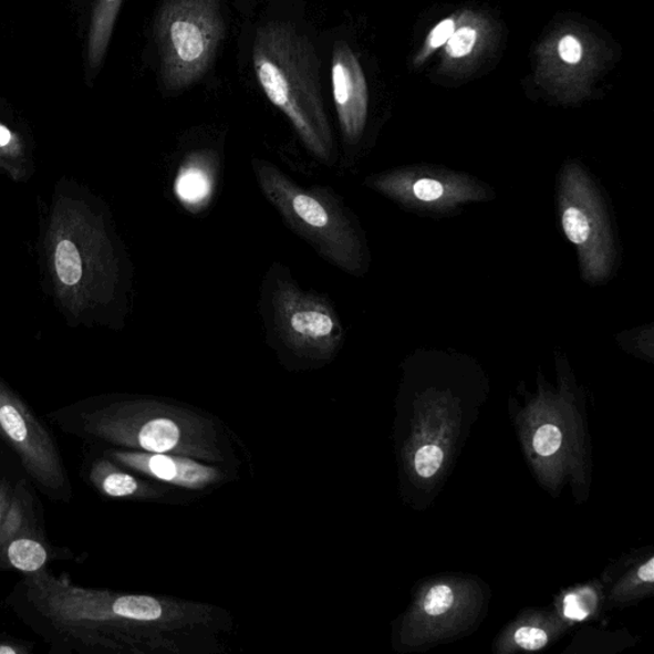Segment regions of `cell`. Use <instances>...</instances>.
Instances as JSON below:
<instances>
[{
  "label": "cell",
  "instance_id": "1",
  "mask_svg": "<svg viewBox=\"0 0 654 654\" xmlns=\"http://www.w3.org/2000/svg\"><path fill=\"white\" fill-rule=\"evenodd\" d=\"M252 62L271 104L291 122L314 159L333 167L338 148L322 95L321 64L311 40L291 23H264L256 31Z\"/></svg>",
  "mask_w": 654,
  "mask_h": 654
},
{
  "label": "cell",
  "instance_id": "2",
  "mask_svg": "<svg viewBox=\"0 0 654 654\" xmlns=\"http://www.w3.org/2000/svg\"><path fill=\"white\" fill-rule=\"evenodd\" d=\"M256 181L286 226L336 269L360 276L363 242L352 212L333 189L304 187L276 164L252 160Z\"/></svg>",
  "mask_w": 654,
  "mask_h": 654
},
{
  "label": "cell",
  "instance_id": "3",
  "mask_svg": "<svg viewBox=\"0 0 654 654\" xmlns=\"http://www.w3.org/2000/svg\"><path fill=\"white\" fill-rule=\"evenodd\" d=\"M260 312L269 344L304 363L329 362L344 341V328L333 302L304 291L291 270L272 263L262 280Z\"/></svg>",
  "mask_w": 654,
  "mask_h": 654
},
{
  "label": "cell",
  "instance_id": "4",
  "mask_svg": "<svg viewBox=\"0 0 654 654\" xmlns=\"http://www.w3.org/2000/svg\"><path fill=\"white\" fill-rule=\"evenodd\" d=\"M226 32L221 0H163L154 37L164 90L180 93L200 82Z\"/></svg>",
  "mask_w": 654,
  "mask_h": 654
},
{
  "label": "cell",
  "instance_id": "5",
  "mask_svg": "<svg viewBox=\"0 0 654 654\" xmlns=\"http://www.w3.org/2000/svg\"><path fill=\"white\" fill-rule=\"evenodd\" d=\"M0 444L35 490L49 501L70 504L73 485L51 428L20 397L0 386Z\"/></svg>",
  "mask_w": 654,
  "mask_h": 654
},
{
  "label": "cell",
  "instance_id": "6",
  "mask_svg": "<svg viewBox=\"0 0 654 654\" xmlns=\"http://www.w3.org/2000/svg\"><path fill=\"white\" fill-rule=\"evenodd\" d=\"M334 102L346 145L360 139L367 115V89L357 58L344 44L335 46L331 64Z\"/></svg>",
  "mask_w": 654,
  "mask_h": 654
},
{
  "label": "cell",
  "instance_id": "7",
  "mask_svg": "<svg viewBox=\"0 0 654 654\" xmlns=\"http://www.w3.org/2000/svg\"><path fill=\"white\" fill-rule=\"evenodd\" d=\"M101 453L129 470L177 486L200 488L209 485L217 474L195 460L170 457L168 453H146L120 448H103Z\"/></svg>",
  "mask_w": 654,
  "mask_h": 654
},
{
  "label": "cell",
  "instance_id": "8",
  "mask_svg": "<svg viewBox=\"0 0 654 654\" xmlns=\"http://www.w3.org/2000/svg\"><path fill=\"white\" fill-rule=\"evenodd\" d=\"M81 561L72 550L58 548L48 540L44 523L23 529L0 550V571L38 573L56 561Z\"/></svg>",
  "mask_w": 654,
  "mask_h": 654
},
{
  "label": "cell",
  "instance_id": "9",
  "mask_svg": "<svg viewBox=\"0 0 654 654\" xmlns=\"http://www.w3.org/2000/svg\"><path fill=\"white\" fill-rule=\"evenodd\" d=\"M81 475L87 485L105 498L136 499L146 494L139 479L101 451L98 455L86 453Z\"/></svg>",
  "mask_w": 654,
  "mask_h": 654
},
{
  "label": "cell",
  "instance_id": "10",
  "mask_svg": "<svg viewBox=\"0 0 654 654\" xmlns=\"http://www.w3.org/2000/svg\"><path fill=\"white\" fill-rule=\"evenodd\" d=\"M214 164L210 153L200 152L189 155L180 165L174 193L188 211L196 212L209 205L215 187Z\"/></svg>",
  "mask_w": 654,
  "mask_h": 654
},
{
  "label": "cell",
  "instance_id": "11",
  "mask_svg": "<svg viewBox=\"0 0 654 654\" xmlns=\"http://www.w3.org/2000/svg\"><path fill=\"white\" fill-rule=\"evenodd\" d=\"M123 0H97L91 18L87 62L95 70L104 61Z\"/></svg>",
  "mask_w": 654,
  "mask_h": 654
},
{
  "label": "cell",
  "instance_id": "12",
  "mask_svg": "<svg viewBox=\"0 0 654 654\" xmlns=\"http://www.w3.org/2000/svg\"><path fill=\"white\" fill-rule=\"evenodd\" d=\"M24 476L19 463L0 449V529H2L8 511H10L15 487Z\"/></svg>",
  "mask_w": 654,
  "mask_h": 654
},
{
  "label": "cell",
  "instance_id": "13",
  "mask_svg": "<svg viewBox=\"0 0 654 654\" xmlns=\"http://www.w3.org/2000/svg\"><path fill=\"white\" fill-rule=\"evenodd\" d=\"M55 267L58 277L65 286L77 284L82 277L81 258L76 246L63 241L56 247Z\"/></svg>",
  "mask_w": 654,
  "mask_h": 654
},
{
  "label": "cell",
  "instance_id": "14",
  "mask_svg": "<svg viewBox=\"0 0 654 654\" xmlns=\"http://www.w3.org/2000/svg\"><path fill=\"white\" fill-rule=\"evenodd\" d=\"M562 226L571 243L583 245L591 233L590 221L585 215L578 209H568L562 215Z\"/></svg>",
  "mask_w": 654,
  "mask_h": 654
},
{
  "label": "cell",
  "instance_id": "15",
  "mask_svg": "<svg viewBox=\"0 0 654 654\" xmlns=\"http://www.w3.org/2000/svg\"><path fill=\"white\" fill-rule=\"evenodd\" d=\"M444 460V451L438 448L437 445H425L416 454V466L417 474L421 477L429 478L433 477L438 469L442 468Z\"/></svg>",
  "mask_w": 654,
  "mask_h": 654
},
{
  "label": "cell",
  "instance_id": "16",
  "mask_svg": "<svg viewBox=\"0 0 654 654\" xmlns=\"http://www.w3.org/2000/svg\"><path fill=\"white\" fill-rule=\"evenodd\" d=\"M454 593L446 584H437L428 591L424 609L429 616H440L453 606Z\"/></svg>",
  "mask_w": 654,
  "mask_h": 654
},
{
  "label": "cell",
  "instance_id": "17",
  "mask_svg": "<svg viewBox=\"0 0 654 654\" xmlns=\"http://www.w3.org/2000/svg\"><path fill=\"white\" fill-rule=\"evenodd\" d=\"M561 440V430L557 426L544 425L537 429L533 448L542 457H550L560 449Z\"/></svg>",
  "mask_w": 654,
  "mask_h": 654
},
{
  "label": "cell",
  "instance_id": "18",
  "mask_svg": "<svg viewBox=\"0 0 654 654\" xmlns=\"http://www.w3.org/2000/svg\"><path fill=\"white\" fill-rule=\"evenodd\" d=\"M477 40V32L470 28H463L454 31L448 41V52L453 58L466 56L474 49Z\"/></svg>",
  "mask_w": 654,
  "mask_h": 654
},
{
  "label": "cell",
  "instance_id": "19",
  "mask_svg": "<svg viewBox=\"0 0 654 654\" xmlns=\"http://www.w3.org/2000/svg\"><path fill=\"white\" fill-rule=\"evenodd\" d=\"M516 643L519 647L528 651H538L544 647L549 642V636L542 629L533 626H523L515 635Z\"/></svg>",
  "mask_w": 654,
  "mask_h": 654
},
{
  "label": "cell",
  "instance_id": "20",
  "mask_svg": "<svg viewBox=\"0 0 654 654\" xmlns=\"http://www.w3.org/2000/svg\"><path fill=\"white\" fill-rule=\"evenodd\" d=\"M35 643L10 634H0V654H30L34 653Z\"/></svg>",
  "mask_w": 654,
  "mask_h": 654
},
{
  "label": "cell",
  "instance_id": "21",
  "mask_svg": "<svg viewBox=\"0 0 654 654\" xmlns=\"http://www.w3.org/2000/svg\"><path fill=\"white\" fill-rule=\"evenodd\" d=\"M413 193L422 201H435L440 198L444 187L440 181L434 179H421L413 186Z\"/></svg>",
  "mask_w": 654,
  "mask_h": 654
},
{
  "label": "cell",
  "instance_id": "22",
  "mask_svg": "<svg viewBox=\"0 0 654 654\" xmlns=\"http://www.w3.org/2000/svg\"><path fill=\"white\" fill-rule=\"evenodd\" d=\"M559 54L561 60L569 63L575 64L581 62L583 55V49L581 43L571 35H567L561 39L559 44Z\"/></svg>",
  "mask_w": 654,
  "mask_h": 654
},
{
  "label": "cell",
  "instance_id": "23",
  "mask_svg": "<svg viewBox=\"0 0 654 654\" xmlns=\"http://www.w3.org/2000/svg\"><path fill=\"white\" fill-rule=\"evenodd\" d=\"M564 615L569 620L583 621L590 615V611L585 608V604L581 595L577 593H570L564 600Z\"/></svg>",
  "mask_w": 654,
  "mask_h": 654
},
{
  "label": "cell",
  "instance_id": "24",
  "mask_svg": "<svg viewBox=\"0 0 654 654\" xmlns=\"http://www.w3.org/2000/svg\"><path fill=\"white\" fill-rule=\"evenodd\" d=\"M454 31L455 23L453 20H445L442 23H438L434 29L433 34L429 37V45L433 48H438L445 43H448L449 39L454 34Z\"/></svg>",
  "mask_w": 654,
  "mask_h": 654
},
{
  "label": "cell",
  "instance_id": "25",
  "mask_svg": "<svg viewBox=\"0 0 654 654\" xmlns=\"http://www.w3.org/2000/svg\"><path fill=\"white\" fill-rule=\"evenodd\" d=\"M654 560L651 559L647 564L643 565L640 571H637V577H640L641 581L653 583L654 581Z\"/></svg>",
  "mask_w": 654,
  "mask_h": 654
},
{
  "label": "cell",
  "instance_id": "26",
  "mask_svg": "<svg viewBox=\"0 0 654 654\" xmlns=\"http://www.w3.org/2000/svg\"><path fill=\"white\" fill-rule=\"evenodd\" d=\"M10 141H11L10 131L4 128L3 126H0V147L10 144Z\"/></svg>",
  "mask_w": 654,
  "mask_h": 654
}]
</instances>
